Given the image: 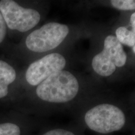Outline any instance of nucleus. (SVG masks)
<instances>
[{
	"instance_id": "1",
	"label": "nucleus",
	"mask_w": 135,
	"mask_h": 135,
	"mask_svg": "<svg viewBox=\"0 0 135 135\" xmlns=\"http://www.w3.org/2000/svg\"><path fill=\"white\" fill-rule=\"evenodd\" d=\"M79 84L75 76L68 71H60L51 75L38 85V98L50 103L68 102L77 95Z\"/></svg>"
},
{
	"instance_id": "2",
	"label": "nucleus",
	"mask_w": 135,
	"mask_h": 135,
	"mask_svg": "<svg viewBox=\"0 0 135 135\" xmlns=\"http://www.w3.org/2000/svg\"><path fill=\"white\" fill-rule=\"evenodd\" d=\"M84 121L92 131L109 134L122 129L125 124L126 117L117 106L103 103L89 109L84 116Z\"/></svg>"
},
{
	"instance_id": "3",
	"label": "nucleus",
	"mask_w": 135,
	"mask_h": 135,
	"mask_svg": "<svg viewBox=\"0 0 135 135\" xmlns=\"http://www.w3.org/2000/svg\"><path fill=\"white\" fill-rule=\"evenodd\" d=\"M69 33L66 25L48 23L32 32L27 36L25 44L28 50L43 53L53 50L63 42Z\"/></svg>"
},
{
	"instance_id": "4",
	"label": "nucleus",
	"mask_w": 135,
	"mask_h": 135,
	"mask_svg": "<svg viewBox=\"0 0 135 135\" xmlns=\"http://www.w3.org/2000/svg\"><path fill=\"white\" fill-rule=\"evenodd\" d=\"M127 55L122 45L116 36H108L104 41L103 50L94 56L92 66L94 71L102 76H109L115 71L116 67L125 65Z\"/></svg>"
},
{
	"instance_id": "5",
	"label": "nucleus",
	"mask_w": 135,
	"mask_h": 135,
	"mask_svg": "<svg viewBox=\"0 0 135 135\" xmlns=\"http://www.w3.org/2000/svg\"><path fill=\"white\" fill-rule=\"evenodd\" d=\"M0 12L8 28L20 32H26L33 28L41 18L36 10L22 7L12 0L0 1Z\"/></svg>"
},
{
	"instance_id": "6",
	"label": "nucleus",
	"mask_w": 135,
	"mask_h": 135,
	"mask_svg": "<svg viewBox=\"0 0 135 135\" xmlns=\"http://www.w3.org/2000/svg\"><path fill=\"white\" fill-rule=\"evenodd\" d=\"M65 65L66 60L61 55L48 54L29 66L25 78L30 85H39L51 75L63 70Z\"/></svg>"
},
{
	"instance_id": "7",
	"label": "nucleus",
	"mask_w": 135,
	"mask_h": 135,
	"mask_svg": "<svg viewBox=\"0 0 135 135\" xmlns=\"http://www.w3.org/2000/svg\"><path fill=\"white\" fill-rule=\"evenodd\" d=\"M16 71L7 62L0 60V99L8 94V86L16 80Z\"/></svg>"
},
{
	"instance_id": "8",
	"label": "nucleus",
	"mask_w": 135,
	"mask_h": 135,
	"mask_svg": "<svg viewBox=\"0 0 135 135\" xmlns=\"http://www.w3.org/2000/svg\"><path fill=\"white\" fill-rule=\"evenodd\" d=\"M116 38L121 44L129 47L135 45V36L133 32L125 27H119L116 31Z\"/></svg>"
},
{
	"instance_id": "9",
	"label": "nucleus",
	"mask_w": 135,
	"mask_h": 135,
	"mask_svg": "<svg viewBox=\"0 0 135 135\" xmlns=\"http://www.w3.org/2000/svg\"><path fill=\"white\" fill-rule=\"evenodd\" d=\"M21 130L17 124L12 123L0 124V135H20Z\"/></svg>"
},
{
	"instance_id": "10",
	"label": "nucleus",
	"mask_w": 135,
	"mask_h": 135,
	"mask_svg": "<svg viewBox=\"0 0 135 135\" xmlns=\"http://www.w3.org/2000/svg\"><path fill=\"white\" fill-rule=\"evenodd\" d=\"M111 3L114 8L119 10L135 9V0H113Z\"/></svg>"
},
{
	"instance_id": "11",
	"label": "nucleus",
	"mask_w": 135,
	"mask_h": 135,
	"mask_svg": "<svg viewBox=\"0 0 135 135\" xmlns=\"http://www.w3.org/2000/svg\"><path fill=\"white\" fill-rule=\"evenodd\" d=\"M6 32H7V26L2 14L0 12V43H2L6 38Z\"/></svg>"
},
{
	"instance_id": "12",
	"label": "nucleus",
	"mask_w": 135,
	"mask_h": 135,
	"mask_svg": "<svg viewBox=\"0 0 135 135\" xmlns=\"http://www.w3.org/2000/svg\"><path fill=\"white\" fill-rule=\"evenodd\" d=\"M43 135H75L71 131L66 130V129L57 128V129H51L44 133Z\"/></svg>"
},
{
	"instance_id": "13",
	"label": "nucleus",
	"mask_w": 135,
	"mask_h": 135,
	"mask_svg": "<svg viewBox=\"0 0 135 135\" xmlns=\"http://www.w3.org/2000/svg\"><path fill=\"white\" fill-rule=\"evenodd\" d=\"M130 23L132 27V30L131 31L134 34L135 36V12L133 13L130 17Z\"/></svg>"
},
{
	"instance_id": "14",
	"label": "nucleus",
	"mask_w": 135,
	"mask_h": 135,
	"mask_svg": "<svg viewBox=\"0 0 135 135\" xmlns=\"http://www.w3.org/2000/svg\"><path fill=\"white\" fill-rule=\"evenodd\" d=\"M133 52L135 53V45H134V46L133 47Z\"/></svg>"
}]
</instances>
